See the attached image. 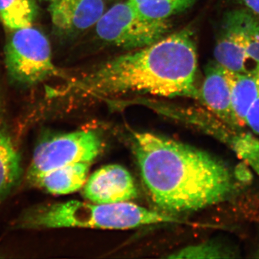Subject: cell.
Returning a JSON list of instances; mask_svg holds the SVG:
<instances>
[{
  "label": "cell",
  "mask_w": 259,
  "mask_h": 259,
  "mask_svg": "<svg viewBox=\"0 0 259 259\" xmlns=\"http://www.w3.org/2000/svg\"><path fill=\"white\" fill-rule=\"evenodd\" d=\"M234 248L220 242H204L185 247L168 255V258H234L238 256Z\"/></svg>",
  "instance_id": "16"
},
{
  "label": "cell",
  "mask_w": 259,
  "mask_h": 259,
  "mask_svg": "<svg viewBox=\"0 0 259 259\" xmlns=\"http://www.w3.org/2000/svg\"><path fill=\"white\" fill-rule=\"evenodd\" d=\"M36 14L33 0H0V20L9 30L32 26Z\"/></svg>",
  "instance_id": "14"
},
{
  "label": "cell",
  "mask_w": 259,
  "mask_h": 259,
  "mask_svg": "<svg viewBox=\"0 0 259 259\" xmlns=\"http://www.w3.org/2000/svg\"><path fill=\"white\" fill-rule=\"evenodd\" d=\"M231 81L233 112L243 128L247 112L259 95V69L245 74L232 73Z\"/></svg>",
  "instance_id": "13"
},
{
  "label": "cell",
  "mask_w": 259,
  "mask_h": 259,
  "mask_svg": "<svg viewBox=\"0 0 259 259\" xmlns=\"http://www.w3.org/2000/svg\"><path fill=\"white\" fill-rule=\"evenodd\" d=\"M83 197L94 203L130 202L137 198L134 177L123 166L109 164L94 172L83 187Z\"/></svg>",
  "instance_id": "7"
},
{
  "label": "cell",
  "mask_w": 259,
  "mask_h": 259,
  "mask_svg": "<svg viewBox=\"0 0 259 259\" xmlns=\"http://www.w3.org/2000/svg\"><path fill=\"white\" fill-rule=\"evenodd\" d=\"M102 148L101 137L93 130L59 134L42 140L34 150L27 180L76 162L92 163Z\"/></svg>",
  "instance_id": "6"
},
{
  "label": "cell",
  "mask_w": 259,
  "mask_h": 259,
  "mask_svg": "<svg viewBox=\"0 0 259 259\" xmlns=\"http://www.w3.org/2000/svg\"><path fill=\"white\" fill-rule=\"evenodd\" d=\"M49 13L63 31H82L95 26L105 13L103 0H51Z\"/></svg>",
  "instance_id": "10"
},
{
  "label": "cell",
  "mask_w": 259,
  "mask_h": 259,
  "mask_svg": "<svg viewBox=\"0 0 259 259\" xmlns=\"http://www.w3.org/2000/svg\"><path fill=\"white\" fill-rule=\"evenodd\" d=\"M131 141L148 193L166 214L226 202L249 179L243 167L233 168L210 153L160 135L134 133Z\"/></svg>",
  "instance_id": "1"
},
{
  "label": "cell",
  "mask_w": 259,
  "mask_h": 259,
  "mask_svg": "<svg viewBox=\"0 0 259 259\" xmlns=\"http://www.w3.org/2000/svg\"><path fill=\"white\" fill-rule=\"evenodd\" d=\"M46 1L50 2L51 0H46Z\"/></svg>",
  "instance_id": "21"
},
{
  "label": "cell",
  "mask_w": 259,
  "mask_h": 259,
  "mask_svg": "<svg viewBox=\"0 0 259 259\" xmlns=\"http://www.w3.org/2000/svg\"><path fill=\"white\" fill-rule=\"evenodd\" d=\"M3 110L0 100V202L16 187L22 175L21 158Z\"/></svg>",
  "instance_id": "12"
},
{
  "label": "cell",
  "mask_w": 259,
  "mask_h": 259,
  "mask_svg": "<svg viewBox=\"0 0 259 259\" xmlns=\"http://www.w3.org/2000/svg\"><path fill=\"white\" fill-rule=\"evenodd\" d=\"M244 127H248L253 134L259 136V95L247 112Z\"/></svg>",
  "instance_id": "19"
},
{
  "label": "cell",
  "mask_w": 259,
  "mask_h": 259,
  "mask_svg": "<svg viewBox=\"0 0 259 259\" xmlns=\"http://www.w3.org/2000/svg\"><path fill=\"white\" fill-rule=\"evenodd\" d=\"M232 150L259 177V141L251 134L242 133L233 145Z\"/></svg>",
  "instance_id": "18"
},
{
  "label": "cell",
  "mask_w": 259,
  "mask_h": 259,
  "mask_svg": "<svg viewBox=\"0 0 259 259\" xmlns=\"http://www.w3.org/2000/svg\"><path fill=\"white\" fill-rule=\"evenodd\" d=\"M183 221L173 214L132 202L100 204L71 200L42 204L23 213L15 223L22 229L80 228L125 230Z\"/></svg>",
  "instance_id": "3"
},
{
  "label": "cell",
  "mask_w": 259,
  "mask_h": 259,
  "mask_svg": "<svg viewBox=\"0 0 259 259\" xmlns=\"http://www.w3.org/2000/svg\"><path fill=\"white\" fill-rule=\"evenodd\" d=\"M140 13L153 20H167L185 12L197 0H128Z\"/></svg>",
  "instance_id": "15"
},
{
  "label": "cell",
  "mask_w": 259,
  "mask_h": 259,
  "mask_svg": "<svg viewBox=\"0 0 259 259\" xmlns=\"http://www.w3.org/2000/svg\"><path fill=\"white\" fill-rule=\"evenodd\" d=\"M247 10H233L223 20L214 49L216 62L234 74L252 71L245 53V19Z\"/></svg>",
  "instance_id": "8"
},
{
  "label": "cell",
  "mask_w": 259,
  "mask_h": 259,
  "mask_svg": "<svg viewBox=\"0 0 259 259\" xmlns=\"http://www.w3.org/2000/svg\"><path fill=\"white\" fill-rule=\"evenodd\" d=\"M252 15L259 18V0H235Z\"/></svg>",
  "instance_id": "20"
},
{
  "label": "cell",
  "mask_w": 259,
  "mask_h": 259,
  "mask_svg": "<svg viewBox=\"0 0 259 259\" xmlns=\"http://www.w3.org/2000/svg\"><path fill=\"white\" fill-rule=\"evenodd\" d=\"M245 47L252 71L259 69V21L247 11L245 19Z\"/></svg>",
  "instance_id": "17"
},
{
  "label": "cell",
  "mask_w": 259,
  "mask_h": 259,
  "mask_svg": "<svg viewBox=\"0 0 259 259\" xmlns=\"http://www.w3.org/2000/svg\"><path fill=\"white\" fill-rule=\"evenodd\" d=\"M90 165L88 162H76L46 172L28 182L54 195L73 193L86 183Z\"/></svg>",
  "instance_id": "11"
},
{
  "label": "cell",
  "mask_w": 259,
  "mask_h": 259,
  "mask_svg": "<svg viewBox=\"0 0 259 259\" xmlns=\"http://www.w3.org/2000/svg\"><path fill=\"white\" fill-rule=\"evenodd\" d=\"M95 30L103 41L136 50L166 36L170 24L167 20L146 18L127 1L113 5L105 12L95 25Z\"/></svg>",
  "instance_id": "5"
},
{
  "label": "cell",
  "mask_w": 259,
  "mask_h": 259,
  "mask_svg": "<svg viewBox=\"0 0 259 259\" xmlns=\"http://www.w3.org/2000/svg\"><path fill=\"white\" fill-rule=\"evenodd\" d=\"M232 72L215 61L208 64L202 88L199 90V100L211 113L233 128L241 131L232 105Z\"/></svg>",
  "instance_id": "9"
},
{
  "label": "cell",
  "mask_w": 259,
  "mask_h": 259,
  "mask_svg": "<svg viewBox=\"0 0 259 259\" xmlns=\"http://www.w3.org/2000/svg\"><path fill=\"white\" fill-rule=\"evenodd\" d=\"M5 47V64L10 79L30 87L59 76L48 37L35 27L10 30Z\"/></svg>",
  "instance_id": "4"
},
{
  "label": "cell",
  "mask_w": 259,
  "mask_h": 259,
  "mask_svg": "<svg viewBox=\"0 0 259 259\" xmlns=\"http://www.w3.org/2000/svg\"><path fill=\"white\" fill-rule=\"evenodd\" d=\"M197 69L193 34L184 29L110 59L71 81V86L96 97L137 93L199 100Z\"/></svg>",
  "instance_id": "2"
}]
</instances>
